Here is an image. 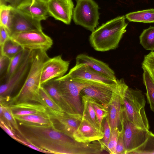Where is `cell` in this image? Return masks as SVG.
Masks as SVG:
<instances>
[{
  "mask_svg": "<svg viewBox=\"0 0 154 154\" xmlns=\"http://www.w3.org/2000/svg\"><path fill=\"white\" fill-rule=\"evenodd\" d=\"M125 17L131 22L154 23V9L130 12L126 15Z\"/></svg>",
  "mask_w": 154,
  "mask_h": 154,
  "instance_id": "obj_25",
  "label": "cell"
},
{
  "mask_svg": "<svg viewBox=\"0 0 154 154\" xmlns=\"http://www.w3.org/2000/svg\"><path fill=\"white\" fill-rule=\"evenodd\" d=\"M143 83L146 90V95L151 110L154 112V82L148 73L144 71L143 75Z\"/></svg>",
  "mask_w": 154,
  "mask_h": 154,
  "instance_id": "obj_31",
  "label": "cell"
},
{
  "mask_svg": "<svg viewBox=\"0 0 154 154\" xmlns=\"http://www.w3.org/2000/svg\"><path fill=\"white\" fill-rule=\"evenodd\" d=\"M72 18L75 23L92 32L99 24L98 5L93 0H76Z\"/></svg>",
  "mask_w": 154,
  "mask_h": 154,
  "instance_id": "obj_6",
  "label": "cell"
},
{
  "mask_svg": "<svg viewBox=\"0 0 154 154\" xmlns=\"http://www.w3.org/2000/svg\"><path fill=\"white\" fill-rule=\"evenodd\" d=\"M117 87L113 93L107 110L111 128L119 127L121 130L123 109L122 97L128 87L123 78L117 79Z\"/></svg>",
  "mask_w": 154,
  "mask_h": 154,
  "instance_id": "obj_9",
  "label": "cell"
},
{
  "mask_svg": "<svg viewBox=\"0 0 154 154\" xmlns=\"http://www.w3.org/2000/svg\"><path fill=\"white\" fill-rule=\"evenodd\" d=\"M12 7L9 4L0 5V25L3 26L8 30L10 35Z\"/></svg>",
  "mask_w": 154,
  "mask_h": 154,
  "instance_id": "obj_32",
  "label": "cell"
},
{
  "mask_svg": "<svg viewBox=\"0 0 154 154\" xmlns=\"http://www.w3.org/2000/svg\"><path fill=\"white\" fill-rule=\"evenodd\" d=\"M29 51L18 69L0 87V99L9 101L12 92L27 74L30 65L31 52Z\"/></svg>",
  "mask_w": 154,
  "mask_h": 154,
  "instance_id": "obj_10",
  "label": "cell"
},
{
  "mask_svg": "<svg viewBox=\"0 0 154 154\" xmlns=\"http://www.w3.org/2000/svg\"><path fill=\"white\" fill-rule=\"evenodd\" d=\"M69 62L64 60L60 55L49 58L45 62L42 70L40 83L64 75L68 70Z\"/></svg>",
  "mask_w": 154,
  "mask_h": 154,
  "instance_id": "obj_11",
  "label": "cell"
},
{
  "mask_svg": "<svg viewBox=\"0 0 154 154\" xmlns=\"http://www.w3.org/2000/svg\"><path fill=\"white\" fill-rule=\"evenodd\" d=\"M120 130L117 127L111 129V134L107 146V152L115 154L116 148Z\"/></svg>",
  "mask_w": 154,
  "mask_h": 154,
  "instance_id": "obj_36",
  "label": "cell"
},
{
  "mask_svg": "<svg viewBox=\"0 0 154 154\" xmlns=\"http://www.w3.org/2000/svg\"><path fill=\"white\" fill-rule=\"evenodd\" d=\"M17 121L44 126H53L49 114H36L23 116H14Z\"/></svg>",
  "mask_w": 154,
  "mask_h": 154,
  "instance_id": "obj_23",
  "label": "cell"
},
{
  "mask_svg": "<svg viewBox=\"0 0 154 154\" xmlns=\"http://www.w3.org/2000/svg\"><path fill=\"white\" fill-rule=\"evenodd\" d=\"M17 141L35 150L43 153L50 154V152H49L39 148L36 146L33 145L30 143L20 137H19Z\"/></svg>",
  "mask_w": 154,
  "mask_h": 154,
  "instance_id": "obj_41",
  "label": "cell"
},
{
  "mask_svg": "<svg viewBox=\"0 0 154 154\" xmlns=\"http://www.w3.org/2000/svg\"><path fill=\"white\" fill-rule=\"evenodd\" d=\"M125 154L137 148L146 140L149 130L138 128L128 119L122 109L121 123Z\"/></svg>",
  "mask_w": 154,
  "mask_h": 154,
  "instance_id": "obj_8",
  "label": "cell"
},
{
  "mask_svg": "<svg viewBox=\"0 0 154 154\" xmlns=\"http://www.w3.org/2000/svg\"><path fill=\"white\" fill-rule=\"evenodd\" d=\"M89 98L99 123L100 125L103 127L102 125V122L103 119L108 116V111L101 104L93 98L90 97Z\"/></svg>",
  "mask_w": 154,
  "mask_h": 154,
  "instance_id": "obj_34",
  "label": "cell"
},
{
  "mask_svg": "<svg viewBox=\"0 0 154 154\" xmlns=\"http://www.w3.org/2000/svg\"><path fill=\"white\" fill-rule=\"evenodd\" d=\"M14 116H23L33 114H49L46 108L41 104L26 102L9 105Z\"/></svg>",
  "mask_w": 154,
  "mask_h": 154,
  "instance_id": "obj_20",
  "label": "cell"
},
{
  "mask_svg": "<svg viewBox=\"0 0 154 154\" xmlns=\"http://www.w3.org/2000/svg\"><path fill=\"white\" fill-rule=\"evenodd\" d=\"M67 74L72 78L83 79L109 84L115 83L117 81L94 70L85 64H75Z\"/></svg>",
  "mask_w": 154,
  "mask_h": 154,
  "instance_id": "obj_14",
  "label": "cell"
},
{
  "mask_svg": "<svg viewBox=\"0 0 154 154\" xmlns=\"http://www.w3.org/2000/svg\"><path fill=\"white\" fill-rule=\"evenodd\" d=\"M21 1L22 0H6L7 3H8L14 7H16Z\"/></svg>",
  "mask_w": 154,
  "mask_h": 154,
  "instance_id": "obj_42",
  "label": "cell"
},
{
  "mask_svg": "<svg viewBox=\"0 0 154 154\" xmlns=\"http://www.w3.org/2000/svg\"><path fill=\"white\" fill-rule=\"evenodd\" d=\"M81 96L83 105L82 118L95 128L103 131V127H101L99 123L89 97L85 95Z\"/></svg>",
  "mask_w": 154,
  "mask_h": 154,
  "instance_id": "obj_24",
  "label": "cell"
},
{
  "mask_svg": "<svg viewBox=\"0 0 154 154\" xmlns=\"http://www.w3.org/2000/svg\"><path fill=\"white\" fill-rule=\"evenodd\" d=\"M49 116L54 128L73 138V134L79 126L82 117V114L66 113L60 116L50 114Z\"/></svg>",
  "mask_w": 154,
  "mask_h": 154,
  "instance_id": "obj_15",
  "label": "cell"
},
{
  "mask_svg": "<svg viewBox=\"0 0 154 154\" xmlns=\"http://www.w3.org/2000/svg\"><path fill=\"white\" fill-rule=\"evenodd\" d=\"M29 51L23 49L10 59L6 73V79L17 70Z\"/></svg>",
  "mask_w": 154,
  "mask_h": 154,
  "instance_id": "obj_30",
  "label": "cell"
},
{
  "mask_svg": "<svg viewBox=\"0 0 154 154\" xmlns=\"http://www.w3.org/2000/svg\"><path fill=\"white\" fill-rule=\"evenodd\" d=\"M4 106V110L2 114L0 115V119L3 120L19 136L21 132L17 121L15 118L9 105L3 102H1Z\"/></svg>",
  "mask_w": 154,
  "mask_h": 154,
  "instance_id": "obj_26",
  "label": "cell"
},
{
  "mask_svg": "<svg viewBox=\"0 0 154 154\" xmlns=\"http://www.w3.org/2000/svg\"><path fill=\"white\" fill-rule=\"evenodd\" d=\"M16 8L40 21L46 20L49 16L46 0H23Z\"/></svg>",
  "mask_w": 154,
  "mask_h": 154,
  "instance_id": "obj_17",
  "label": "cell"
},
{
  "mask_svg": "<svg viewBox=\"0 0 154 154\" xmlns=\"http://www.w3.org/2000/svg\"><path fill=\"white\" fill-rule=\"evenodd\" d=\"M49 16L64 23L70 24L74 5L72 0H46Z\"/></svg>",
  "mask_w": 154,
  "mask_h": 154,
  "instance_id": "obj_13",
  "label": "cell"
},
{
  "mask_svg": "<svg viewBox=\"0 0 154 154\" xmlns=\"http://www.w3.org/2000/svg\"><path fill=\"white\" fill-rule=\"evenodd\" d=\"M10 35L8 30L3 26L0 25V46H2L5 42L10 38Z\"/></svg>",
  "mask_w": 154,
  "mask_h": 154,
  "instance_id": "obj_40",
  "label": "cell"
},
{
  "mask_svg": "<svg viewBox=\"0 0 154 154\" xmlns=\"http://www.w3.org/2000/svg\"><path fill=\"white\" fill-rule=\"evenodd\" d=\"M142 68L146 72L154 82V51L145 56L142 63Z\"/></svg>",
  "mask_w": 154,
  "mask_h": 154,
  "instance_id": "obj_33",
  "label": "cell"
},
{
  "mask_svg": "<svg viewBox=\"0 0 154 154\" xmlns=\"http://www.w3.org/2000/svg\"><path fill=\"white\" fill-rule=\"evenodd\" d=\"M154 154V134L149 131L147 139L141 145L127 154Z\"/></svg>",
  "mask_w": 154,
  "mask_h": 154,
  "instance_id": "obj_27",
  "label": "cell"
},
{
  "mask_svg": "<svg viewBox=\"0 0 154 154\" xmlns=\"http://www.w3.org/2000/svg\"><path fill=\"white\" fill-rule=\"evenodd\" d=\"M122 108L128 119L137 127L149 130L146 113V101L142 92L128 87L122 97Z\"/></svg>",
  "mask_w": 154,
  "mask_h": 154,
  "instance_id": "obj_5",
  "label": "cell"
},
{
  "mask_svg": "<svg viewBox=\"0 0 154 154\" xmlns=\"http://www.w3.org/2000/svg\"><path fill=\"white\" fill-rule=\"evenodd\" d=\"M3 4H7L6 0H0V5Z\"/></svg>",
  "mask_w": 154,
  "mask_h": 154,
  "instance_id": "obj_43",
  "label": "cell"
},
{
  "mask_svg": "<svg viewBox=\"0 0 154 154\" xmlns=\"http://www.w3.org/2000/svg\"><path fill=\"white\" fill-rule=\"evenodd\" d=\"M56 103L66 113L72 114L59 90L55 79L41 85Z\"/></svg>",
  "mask_w": 154,
  "mask_h": 154,
  "instance_id": "obj_21",
  "label": "cell"
},
{
  "mask_svg": "<svg viewBox=\"0 0 154 154\" xmlns=\"http://www.w3.org/2000/svg\"><path fill=\"white\" fill-rule=\"evenodd\" d=\"M103 120V137L102 139L98 141L100 143L103 149L107 151V146L111 135V128L108 116L106 117Z\"/></svg>",
  "mask_w": 154,
  "mask_h": 154,
  "instance_id": "obj_35",
  "label": "cell"
},
{
  "mask_svg": "<svg viewBox=\"0 0 154 154\" xmlns=\"http://www.w3.org/2000/svg\"><path fill=\"white\" fill-rule=\"evenodd\" d=\"M85 64L94 70L100 72L116 81L115 73L106 63L92 57L84 54L78 55L76 57V64Z\"/></svg>",
  "mask_w": 154,
  "mask_h": 154,
  "instance_id": "obj_19",
  "label": "cell"
},
{
  "mask_svg": "<svg viewBox=\"0 0 154 154\" xmlns=\"http://www.w3.org/2000/svg\"><path fill=\"white\" fill-rule=\"evenodd\" d=\"M10 59L7 57L0 54V73L1 76L5 70H7Z\"/></svg>",
  "mask_w": 154,
  "mask_h": 154,
  "instance_id": "obj_39",
  "label": "cell"
},
{
  "mask_svg": "<svg viewBox=\"0 0 154 154\" xmlns=\"http://www.w3.org/2000/svg\"><path fill=\"white\" fill-rule=\"evenodd\" d=\"M103 131L95 128L82 118L73 137L77 142L87 143L99 141L103 138Z\"/></svg>",
  "mask_w": 154,
  "mask_h": 154,
  "instance_id": "obj_18",
  "label": "cell"
},
{
  "mask_svg": "<svg viewBox=\"0 0 154 154\" xmlns=\"http://www.w3.org/2000/svg\"></svg>",
  "mask_w": 154,
  "mask_h": 154,
  "instance_id": "obj_44",
  "label": "cell"
},
{
  "mask_svg": "<svg viewBox=\"0 0 154 154\" xmlns=\"http://www.w3.org/2000/svg\"><path fill=\"white\" fill-rule=\"evenodd\" d=\"M116 83L103 86H89L81 90L80 95H85L93 98L108 109L113 93L117 86Z\"/></svg>",
  "mask_w": 154,
  "mask_h": 154,
  "instance_id": "obj_16",
  "label": "cell"
},
{
  "mask_svg": "<svg viewBox=\"0 0 154 154\" xmlns=\"http://www.w3.org/2000/svg\"><path fill=\"white\" fill-rule=\"evenodd\" d=\"M126 151L122 133L121 130L116 146L115 154H125Z\"/></svg>",
  "mask_w": 154,
  "mask_h": 154,
  "instance_id": "obj_38",
  "label": "cell"
},
{
  "mask_svg": "<svg viewBox=\"0 0 154 154\" xmlns=\"http://www.w3.org/2000/svg\"><path fill=\"white\" fill-rule=\"evenodd\" d=\"M140 43L147 50L154 51V26L143 30L140 37Z\"/></svg>",
  "mask_w": 154,
  "mask_h": 154,
  "instance_id": "obj_29",
  "label": "cell"
},
{
  "mask_svg": "<svg viewBox=\"0 0 154 154\" xmlns=\"http://www.w3.org/2000/svg\"><path fill=\"white\" fill-rule=\"evenodd\" d=\"M61 94L72 114H82L83 105L80 92L85 87L103 86L109 84L103 82L72 78L67 74L55 79Z\"/></svg>",
  "mask_w": 154,
  "mask_h": 154,
  "instance_id": "obj_4",
  "label": "cell"
},
{
  "mask_svg": "<svg viewBox=\"0 0 154 154\" xmlns=\"http://www.w3.org/2000/svg\"><path fill=\"white\" fill-rule=\"evenodd\" d=\"M10 36L16 33L33 30H42L41 21L34 19L13 6Z\"/></svg>",
  "mask_w": 154,
  "mask_h": 154,
  "instance_id": "obj_12",
  "label": "cell"
},
{
  "mask_svg": "<svg viewBox=\"0 0 154 154\" xmlns=\"http://www.w3.org/2000/svg\"><path fill=\"white\" fill-rule=\"evenodd\" d=\"M46 51L37 50L31 51L30 67L26 77L18 93L11 98L9 104L32 102L41 104L39 94L42 68L49 57Z\"/></svg>",
  "mask_w": 154,
  "mask_h": 154,
  "instance_id": "obj_2",
  "label": "cell"
},
{
  "mask_svg": "<svg viewBox=\"0 0 154 154\" xmlns=\"http://www.w3.org/2000/svg\"><path fill=\"white\" fill-rule=\"evenodd\" d=\"M23 49L47 51L53 44L52 39L40 30H33L14 34L10 36Z\"/></svg>",
  "mask_w": 154,
  "mask_h": 154,
  "instance_id": "obj_7",
  "label": "cell"
},
{
  "mask_svg": "<svg viewBox=\"0 0 154 154\" xmlns=\"http://www.w3.org/2000/svg\"><path fill=\"white\" fill-rule=\"evenodd\" d=\"M17 122L21 132L19 137L50 154H92L94 152L93 143L77 142L53 126Z\"/></svg>",
  "mask_w": 154,
  "mask_h": 154,
  "instance_id": "obj_1",
  "label": "cell"
},
{
  "mask_svg": "<svg viewBox=\"0 0 154 154\" xmlns=\"http://www.w3.org/2000/svg\"><path fill=\"white\" fill-rule=\"evenodd\" d=\"M0 126L1 128L11 137L17 141L19 138L15 132L2 119H0Z\"/></svg>",
  "mask_w": 154,
  "mask_h": 154,
  "instance_id": "obj_37",
  "label": "cell"
},
{
  "mask_svg": "<svg viewBox=\"0 0 154 154\" xmlns=\"http://www.w3.org/2000/svg\"><path fill=\"white\" fill-rule=\"evenodd\" d=\"M39 94L42 104L46 108L50 114L55 116H60L65 113L41 85L39 89Z\"/></svg>",
  "mask_w": 154,
  "mask_h": 154,
  "instance_id": "obj_22",
  "label": "cell"
},
{
  "mask_svg": "<svg viewBox=\"0 0 154 154\" xmlns=\"http://www.w3.org/2000/svg\"><path fill=\"white\" fill-rule=\"evenodd\" d=\"M128 23L124 16L118 17L103 23L92 32L90 44L96 51L104 52L117 48Z\"/></svg>",
  "mask_w": 154,
  "mask_h": 154,
  "instance_id": "obj_3",
  "label": "cell"
},
{
  "mask_svg": "<svg viewBox=\"0 0 154 154\" xmlns=\"http://www.w3.org/2000/svg\"><path fill=\"white\" fill-rule=\"evenodd\" d=\"M23 49L10 38L0 46V54L10 59Z\"/></svg>",
  "mask_w": 154,
  "mask_h": 154,
  "instance_id": "obj_28",
  "label": "cell"
}]
</instances>
